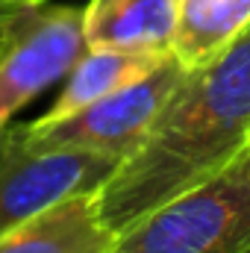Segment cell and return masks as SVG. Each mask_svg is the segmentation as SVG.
Returning a JSON list of instances; mask_svg holds the SVG:
<instances>
[{
    "label": "cell",
    "instance_id": "obj_4",
    "mask_svg": "<svg viewBox=\"0 0 250 253\" xmlns=\"http://www.w3.org/2000/svg\"><path fill=\"white\" fill-rule=\"evenodd\" d=\"M83 50V6L30 0L0 47V132L39 91L68 77Z\"/></svg>",
    "mask_w": 250,
    "mask_h": 253
},
{
    "label": "cell",
    "instance_id": "obj_10",
    "mask_svg": "<svg viewBox=\"0 0 250 253\" xmlns=\"http://www.w3.org/2000/svg\"><path fill=\"white\" fill-rule=\"evenodd\" d=\"M27 3H30V0H0V47H3V42H6V36H9L12 21L18 18V12H21Z\"/></svg>",
    "mask_w": 250,
    "mask_h": 253
},
{
    "label": "cell",
    "instance_id": "obj_2",
    "mask_svg": "<svg viewBox=\"0 0 250 253\" xmlns=\"http://www.w3.org/2000/svg\"><path fill=\"white\" fill-rule=\"evenodd\" d=\"M109 253H250V150L135 221Z\"/></svg>",
    "mask_w": 250,
    "mask_h": 253
},
{
    "label": "cell",
    "instance_id": "obj_7",
    "mask_svg": "<svg viewBox=\"0 0 250 253\" xmlns=\"http://www.w3.org/2000/svg\"><path fill=\"white\" fill-rule=\"evenodd\" d=\"M180 0H88L83 6L85 47H141L171 53Z\"/></svg>",
    "mask_w": 250,
    "mask_h": 253
},
{
    "label": "cell",
    "instance_id": "obj_1",
    "mask_svg": "<svg viewBox=\"0 0 250 253\" xmlns=\"http://www.w3.org/2000/svg\"><path fill=\"white\" fill-rule=\"evenodd\" d=\"M250 150V27L218 59L183 74L138 147L94 191L121 236L162 203L227 171Z\"/></svg>",
    "mask_w": 250,
    "mask_h": 253
},
{
    "label": "cell",
    "instance_id": "obj_5",
    "mask_svg": "<svg viewBox=\"0 0 250 253\" xmlns=\"http://www.w3.org/2000/svg\"><path fill=\"white\" fill-rule=\"evenodd\" d=\"M118 165V159L85 150L27 144L21 124H15L9 147L0 156V236L56 200L97 191Z\"/></svg>",
    "mask_w": 250,
    "mask_h": 253
},
{
    "label": "cell",
    "instance_id": "obj_9",
    "mask_svg": "<svg viewBox=\"0 0 250 253\" xmlns=\"http://www.w3.org/2000/svg\"><path fill=\"white\" fill-rule=\"evenodd\" d=\"M250 27V0H180L171 53L191 71L218 59Z\"/></svg>",
    "mask_w": 250,
    "mask_h": 253
},
{
    "label": "cell",
    "instance_id": "obj_8",
    "mask_svg": "<svg viewBox=\"0 0 250 253\" xmlns=\"http://www.w3.org/2000/svg\"><path fill=\"white\" fill-rule=\"evenodd\" d=\"M168 53L141 50V47H85L77 65L68 71V85L62 88V94L47 109V115L39 118V124L62 121L68 115L85 109L88 103L141 80Z\"/></svg>",
    "mask_w": 250,
    "mask_h": 253
},
{
    "label": "cell",
    "instance_id": "obj_3",
    "mask_svg": "<svg viewBox=\"0 0 250 253\" xmlns=\"http://www.w3.org/2000/svg\"><path fill=\"white\" fill-rule=\"evenodd\" d=\"M186 68L168 53L150 74L88 103L85 109L53 124H21V138L36 147H68L124 162L147 135L159 109L183 80Z\"/></svg>",
    "mask_w": 250,
    "mask_h": 253
},
{
    "label": "cell",
    "instance_id": "obj_6",
    "mask_svg": "<svg viewBox=\"0 0 250 253\" xmlns=\"http://www.w3.org/2000/svg\"><path fill=\"white\" fill-rule=\"evenodd\" d=\"M115 239L100 215L97 194L80 191L3 233L0 253H109Z\"/></svg>",
    "mask_w": 250,
    "mask_h": 253
}]
</instances>
